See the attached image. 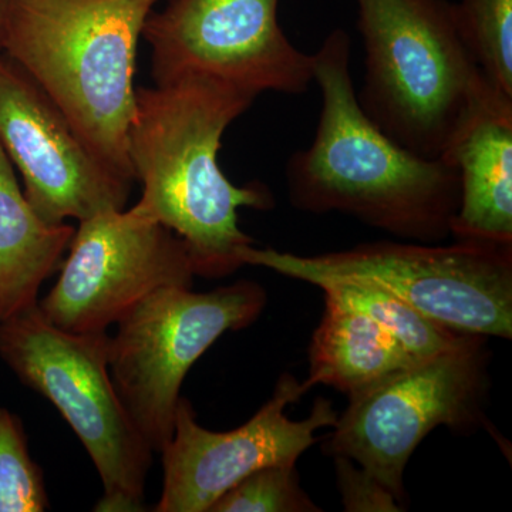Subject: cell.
Here are the masks:
<instances>
[{
  "label": "cell",
  "instance_id": "6da1fadb",
  "mask_svg": "<svg viewBox=\"0 0 512 512\" xmlns=\"http://www.w3.org/2000/svg\"><path fill=\"white\" fill-rule=\"evenodd\" d=\"M258 96L200 73L136 89L127 146L143 195L134 208L183 239L194 274L204 278L244 266L239 251L254 239L238 227L239 208L275 205L265 184L238 187L218 164L225 131Z\"/></svg>",
  "mask_w": 512,
  "mask_h": 512
},
{
  "label": "cell",
  "instance_id": "7a4b0ae2",
  "mask_svg": "<svg viewBox=\"0 0 512 512\" xmlns=\"http://www.w3.org/2000/svg\"><path fill=\"white\" fill-rule=\"evenodd\" d=\"M312 60L322 109L311 146L286 164L293 207L342 212L414 242L437 244L450 237L460 204L456 165L417 156L367 117L357 100L352 40L345 30L330 32Z\"/></svg>",
  "mask_w": 512,
  "mask_h": 512
},
{
  "label": "cell",
  "instance_id": "3957f363",
  "mask_svg": "<svg viewBox=\"0 0 512 512\" xmlns=\"http://www.w3.org/2000/svg\"><path fill=\"white\" fill-rule=\"evenodd\" d=\"M158 2H6V56L39 84L101 163L131 184L127 144L138 40Z\"/></svg>",
  "mask_w": 512,
  "mask_h": 512
},
{
  "label": "cell",
  "instance_id": "277c9868",
  "mask_svg": "<svg viewBox=\"0 0 512 512\" xmlns=\"http://www.w3.org/2000/svg\"><path fill=\"white\" fill-rule=\"evenodd\" d=\"M366 52L360 107L417 156L446 154L488 101L505 96L468 52L446 0H356ZM512 99V97H511Z\"/></svg>",
  "mask_w": 512,
  "mask_h": 512
},
{
  "label": "cell",
  "instance_id": "5b68a950",
  "mask_svg": "<svg viewBox=\"0 0 512 512\" xmlns=\"http://www.w3.org/2000/svg\"><path fill=\"white\" fill-rule=\"evenodd\" d=\"M239 259L316 286L329 281L375 285L464 335L512 336V244L379 241L315 256L252 244L241 248Z\"/></svg>",
  "mask_w": 512,
  "mask_h": 512
},
{
  "label": "cell",
  "instance_id": "8992f818",
  "mask_svg": "<svg viewBox=\"0 0 512 512\" xmlns=\"http://www.w3.org/2000/svg\"><path fill=\"white\" fill-rule=\"evenodd\" d=\"M109 339L107 332L57 328L36 303L0 322V359L49 400L82 441L103 483L93 510L143 512L154 451L114 387Z\"/></svg>",
  "mask_w": 512,
  "mask_h": 512
},
{
  "label": "cell",
  "instance_id": "52a82bcc",
  "mask_svg": "<svg viewBox=\"0 0 512 512\" xmlns=\"http://www.w3.org/2000/svg\"><path fill=\"white\" fill-rule=\"evenodd\" d=\"M265 305L264 289L251 281L202 293L165 286L116 323L109 339L111 379L154 453L173 437L181 386L192 365L228 330L252 325Z\"/></svg>",
  "mask_w": 512,
  "mask_h": 512
},
{
  "label": "cell",
  "instance_id": "ba28073f",
  "mask_svg": "<svg viewBox=\"0 0 512 512\" xmlns=\"http://www.w3.org/2000/svg\"><path fill=\"white\" fill-rule=\"evenodd\" d=\"M484 336L417 360L349 396L329 436L328 453L356 461L404 505V470L439 426L470 430L483 423L488 389Z\"/></svg>",
  "mask_w": 512,
  "mask_h": 512
},
{
  "label": "cell",
  "instance_id": "9c48e42d",
  "mask_svg": "<svg viewBox=\"0 0 512 512\" xmlns=\"http://www.w3.org/2000/svg\"><path fill=\"white\" fill-rule=\"evenodd\" d=\"M279 0H170L151 12L143 37L160 84L200 73L256 94L301 96L313 82L312 55L293 46L278 20Z\"/></svg>",
  "mask_w": 512,
  "mask_h": 512
},
{
  "label": "cell",
  "instance_id": "30bf717a",
  "mask_svg": "<svg viewBox=\"0 0 512 512\" xmlns=\"http://www.w3.org/2000/svg\"><path fill=\"white\" fill-rule=\"evenodd\" d=\"M194 268L183 239L136 208L80 221L69 256L40 311L57 328L107 332L141 299L165 286L192 288Z\"/></svg>",
  "mask_w": 512,
  "mask_h": 512
},
{
  "label": "cell",
  "instance_id": "8fae6325",
  "mask_svg": "<svg viewBox=\"0 0 512 512\" xmlns=\"http://www.w3.org/2000/svg\"><path fill=\"white\" fill-rule=\"evenodd\" d=\"M308 392L284 375L274 396L251 420L231 431L204 429L185 397L178 400L174 433L161 450L163 493L154 512H208L218 498L259 468L295 466L316 441V431L335 426L338 413L319 399L308 419L293 421L286 406Z\"/></svg>",
  "mask_w": 512,
  "mask_h": 512
},
{
  "label": "cell",
  "instance_id": "7c38bea8",
  "mask_svg": "<svg viewBox=\"0 0 512 512\" xmlns=\"http://www.w3.org/2000/svg\"><path fill=\"white\" fill-rule=\"evenodd\" d=\"M0 147L22 174L29 204L49 224L126 208L133 184L101 163L62 110L8 56H0Z\"/></svg>",
  "mask_w": 512,
  "mask_h": 512
},
{
  "label": "cell",
  "instance_id": "4fadbf2b",
  "mask_svg": "<svg viewBox=\"0 0 512 512\" xmlns=\"http://www.w3.org/2000/svg\"><path fill=\"white\" fill-rule=\"evenodd\" d=\"M443 160L460 175L457 239L512 244V99L497 96L468 121Z\"/></svg>",
  "mask_w": 512,
  "mask_h": 512
},
{
  "label": "cell",
  "instance_id": "5bb4252c",
  "mask_svg": "<svg viewBox=\"0 0 512 512\" xmlns=\"http://www.w3.org/2000/svg\"><path fill=\"white\" fill-rule=\"evenodd\" d=\"M76 228L43 221L29 204L0 147V322L36 305Z\"/></svg>",
  "mask_w": 512,
  "mask_h": 512
},
{
  "label": "cell",
  "instance_id": "9a60e30c",
  "mask_svg": "<svg viewBox=\"0 0 512 512\" xmlns=\"http://www.w3.org/2000/svg\"><path fill=\"white\" fill-rule=\"evenodd\" d=\"M417 362L390 333L363 313L325 298V312L309 348L311 390L316 384L353 396Z\"/></svg>",
  "mask_w": 512,
  "mask_h": 512
},
{
  "label": "cell",
  "instance_id": "2e32d148",
  "mask_svg": "<svg viewBox=\"0 0 512 512\" xmlns=\"http://www.w3.org/2000/svg\"><path fill=\"white\" fill-rule=\"evenodd\" d=\"M319 288L330 301L372 319L416 360L439 355L444 350L454 348L468 336L439 325L393 293L375 285L329 281L319 285Z\"/></svg>",
  "mask_w": 512,
  "mask_h": 512
},
{
  "label": "cell",
  "instance_id": "e0dca14e",
  "mask_svg": "<svg viewBox=\"0 0 512 512\" xmlns=\"http://www.w3.org/2000/svg\"><path fill=\"white\" fill-rule=\"evenodd\" d=\"M453 16L485 79L512 97V0H460Z\"/></svg>",
  "mask_w": 512,
  "mask_h": 512
},
{
  "label": "cell",
  "instance_id": "ac0fdd59",
  "mask_svg": "<svg viewBox=\"0 0 512 512\" xmlns=\"http://www.w3.org/2000/svg\"><path fill=\"white\" fill-rule=\"evenodd\" d=\"M45 476L30 456L22 420L0 406V512L49 510Z\"/></svg>",
  "mask_w": 512,
  "mask_h": 512
},
{
  "label": "cell",
  "instance_id": "d6986e66",
  "mask_svg": "<svg viewBox=\"0 0 512 512\" xmlns=\"http://www.w3.org/2000/svg\"><path fill=\"white\" fill-rule=\"evenodd\" d=\"M322 511L302 490L295 466L259 468L215 501L208 512Z\"/></svg>",
  "mask_w": 512,
  "mask_h": 512
},
{
  "label": "cell",
  "instance_id": "ffe728a7",
  "mask_svg": "<svg viewBox=\"0 0 512 512\" xmlns=\"http://www.w3.org/2000/svg\"><path fill=\"white\" fill-rule=\"evenodd\" d=\"M338 484L345 510L350 512H397L403 505L392 491L362 467L357 470L352 460L335 457Z\"/></svg>",
  "mask_w": 512,
  "mask_h": 512
},
{
  "label": "cell",
  "instance_id": "44dd1931",
  "mask_svg": "<svg viewBox=\"0 0 512 512\" xmlns=\"http://www.w3.org/2000/svg\"><path fill=\"white\" fill-rule=\"evenodd\" d=\"M6 2L8 0H0V50H2L3 28H5Z\"/></svg>",
  "mask_w": 512,
  "mask_h": 512
}]
</instances>
